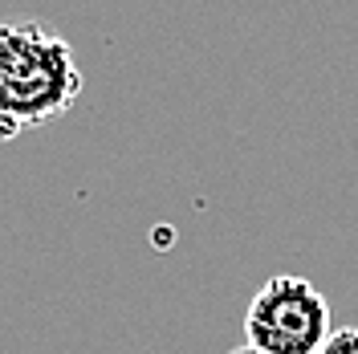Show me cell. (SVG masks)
Here are the masks:
<instances>
[{
	"mask_svg": "<svg viewBox=\"0 0 358 354\" xmlns=\"http://www.w3.org/2000/svg\"><path fill=\"white\" fill-rule=\"evenodd\" d=\"M17 134H21V127H17V122H8V118L0 114V143H8V139H17Z\"/></svg>",
	"mask_w": 358,
	"mask_h": 354,
	"instance_id": "cell-4",
	"label": "cell"
},
{
	"mask_svg": "<svg viewBox=\"0 0 358 354\" xmlns=\"http://www.w3.org/2000/svg\"><path fill=\"white\" fill-rule=\"evenodd\" d=\"M317 354H358V330L355 326H346V330H334L326 338V346Z\"/></svg>",
	"mask_w": 358,
	"mask_h": 354,
	"instance_id": "cell-3",
	"label": "cell"
},
{
	"mask_svg": "<svg viewBox=\"0 0 358 354\" xmlns=\"http://www.w3.org/2000/svg\"><path fill=\"white\" fill-rule=\"evenodd\" d=\"M330 334H334L330 302L310 277L277 273L248 302L245 346L261 354H317Z\"/></svg>",
	"mask_w": 358,
	"mask_h": 354,
	"instance_id": "cell-2",
	"label": "cell"
},
{
	"mask_svg": "<svg viewBox=\"0 0 358 354\" xmlns=\"http://www.w3.org/2000/svg\"><path fill=\"white\" fill-rule=\"evenodd\" d=\"M82 69L73 45L45 21L0 24V114L17 127H41L78 102Z\"/></svg>",
	"mask_w": 358,
	"mask_h": 354,
	"instance_id": "cell-1",
	"label": "cell"
},
{
	"mask_svg": "<svg viewBox=\"0 0 358 354\" xmlns=\"http://www.w3.org/2000/svg\"><path fill=\"white\" fill-rule=\"evenodd\" d=\"M228 354H261V351H252V346H236V351H228Z\"/></svg>",
	"mask_w": 358,
	"mask_h": 354,
	"instance_id": "cell-5",
	"label": "cell"
}]
</instances>
